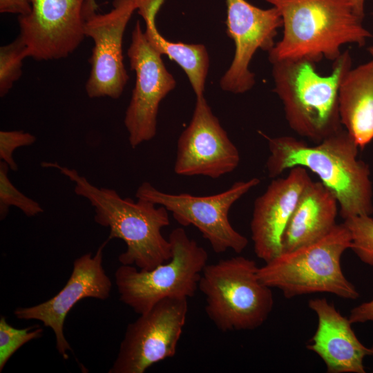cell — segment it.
<instances>
[{
	"label": "cell",
	"mask_w": 373,
	"mask_h": 373,
	"mask_svg": "<svg viewBox=\"0 0 373 373\" xmlns=\"http://www.w3.org/2000/svg\"><path fill=\"white\" fill-rule=\"evenodd\" d=\"M260 133L270 153L265 165L270 178L303 167L335 195L343 220L373 213L369 166L358 160V146L344 128L314 146L291 136Z\"/></svg>",
	"instance_id": "cell-1"
},
{
	"label": "cell",
	"mask_w": 373,
	"mask_h": 373,
	"mask_svg": "<svg viewBox=\"0 0 373 373\" xmlns=\"http://www.w3.org/2000/svg\"><path fill=\"white\" fill-rule=\"evenodd\" d=\"M41 165L58 169L74 182L75 193L93 207L95 221L110 229L108 239L119 238L126 243V251L118 258L122 265L151 270L171 258V242L162 234V229L170 224L164 207H157L144 199L135 202L123 198L115 190L95 186L77 170L57 162H44Z\"/></svg>",
	"instance_id": "cell-2"
},
{
	"label": "cell",
	"mask_w": 373,
	"mask_h": 373,
	"mask_svg": "<svg viewBox=\"0 0 373 373\" xmlns=\"http://www.w3.org/2000/svg\"><path fill=\"white\" fill-rule=\"evenodd\" d=\"M283 19V35L268 52L272 64L305 59L334 61L346 44H365L372 35L354 12L352 0H265Z\"/></svg>",
	"instance_id": "cell-3"
},
{
	"label": "cell",
	"mask_w": 373,
	"mask_h": 373,
	"mask_svg": "<svg viewBox=\"0 0 373 373\" xmlns=\"http://www.w3.org/2000/svg\"><path fill=\"white\" fill-rule=\"evenodd\" d=\"M315 64L305 59L277 61L272 64V76L289 126L318 143L343 128L338 95L352 57L348 50L342 52L327 75L319 74Z\"/></svg>",
	"instance_id": "cell-4"
},
{
	"label": "cell",
	"mask_w": 373,
	"mask_h": 373,
	"mask_svg": "<svg viewBox=\"0 0 373 373\" xmlns=\"http://www.w3.org/2000/svg\"><path fill=\"white\" fill-rule=\"evenodd\" d=\"M352 246L351 234L344 223L336 224L325 236L312 244L283 252L258 268L260 280L282 291L287 298L314 294H333L356 300L359 293L343 273L341 259Z\"/></svg>",
	"instance_id": "cell-5"
},
{
	"label": "cell",
	"mask_w": 373,
	"mask_h": 373,
	"mask_svg": "<svg viewBox=\"0 0 373 373\" xmlns=\"http://www.w3.org/2000/svg\"><path fill=\"white\" fill-rule=\"evenodd\" d=\"M254 260L238 256L207 264L198 289L205 312L218 329L253 330L268 318L274 306L271 288L259 278Z\"/></svg>",
	"instance_id": "cell-6"
},
{
	"label": "cell",
	"mask_w": 373,
	"mask_h": 373,
	"mask_svg": "<svg viewBox=\"0 0 373 373\" xmlns=\"http://www.w3.org/2000/svg\"><path fill=\"white\" fill-rule=\"evenodd\" d=\"M171 258L151 270L122 265L115 274L120 300L139 314L167 298H189L195 294L208 254L183 227L172 230L169 236Z\"/></svg>",
	"instance_id": "cell-7"
},
{
	"label": "cell",
	"mask_w": 373,
	"mask_h": 373,
	"mask_svg": "<svg viewBox=\"0 0 373 373\" xmlns=\"http://www.w3.org/2000/svg\"><path fill=\"white\" fill-rule=\"evenodd\" d=\"M260 182L259 178H252L235 182L221 193L198 196L163 192L144 182L137 188L135 197L164 207L182 226H194L216 253L232 249L240 254L247 246L248 240L232 227L229 211L236 201Z\"/></svg>",
	"instance_id": "cell-8"
},
{
	"label": "cell",
	"mask_w": 373,
	"mask_h": 373,
	"mask_svg": "<svg viewBox=\"0 0 373 373\" xmlns=\"http://www.w3.org/2000/svg\"><path fill=\"white\" fill-rule=\"evenodd\" d=\"M188 299L167 298L126 327L109 373H144L174 356L186 323Z\"/></svg>",
	"instance_id": "cell-9"
},
{
	"label": "cell",
	"mask_w": 373,
	"mask_h": 373,
	"mask_svg": "<svg viewBox=\"0 0 373 373\" xmlns=\"http://www.w3.org/2000/svg\"><path fill=\"white\" fill-rule=\"evenodd\" d=\"M30 11L18 17L19 36L28 57L47 61L67 57L84 38L87 17L95 0H29Z\"/></svg>",
	"instance_id": "cell-10"
},
{
	"label": "cell",
	"mask_w": 373,
	"mask_h": 373,
	"mask_svg": "<svg viewBox=\"0 0 373 373\" xmlns=\"http://www.w3.org/2000/svg\"><path fill=\"white\" fill-rule=\"evenodd\" d=\"M127 55L136 79L124 122L134 149L155 136L160 104L175 88L176 82L162 55L149 43L139 21L132 32Z\"/></svg>",
	"instance_id": "cell-11"
},
{
	"label": "cell",
	"mask_w": 373,
	"mask_h": 373,
	"mask_svg": "<svg viewBox=\"0 0 373 373\" xmlns=\"http://www.w3.org/2000/svg\"><path fill=\"white\" fill-rule=\"evenodd\" d=\"M139 0H113L106 13L90 14L84 25L85 37L94 41L90 72L85 88L90 98H119L128 79L123 62L122 40L126 27Z\"/></svg>",
	"instance_id": "cell-12"
},
{
	"label": "cell",
	"mask_w": 373,
	"mask_h": 373,
	"mask_svg": "<svg viewBox=\"0 0 373 373\" xmlns=\"http://www.w3.org/2000/svg\"><path fill=\"white\" fill-rule=\"evenodd\" d=\"M240 160L237 147L204 97H196L190 123L178 140L174 172L216 179L234 171Z\"/></svg>",
	"instance_id": "cell-13"
},
{
	"label": "cell",
	"mask_w": 373,
	"mask_h": 373,
	"mask_svg": "<svg viewBox=\"0 0 373 373\" xmlns=\"http://www.w3.org/2000/svg\"><path fill=\"white\" fill-rule=\"evenodd\" d=\"M227 32L235 44V53L228 70L220 81L227 92L241 94L255 84V75L249 70L250 61L258 50L269 51L283 19L274 6L263 9L247 0H225Z\"/></svg>",
	"instance_id": "cell-14"
},
{
	"label": "cell",
	"mask_w": 373,
	"mask_h": 373,
	"mask_svg": "<svg viewBox=\"0 0 373 373\" xmlns=\"http://www.w3.org/2000/svg\"><path fill=\"white\" fill-rule=\"evenodd\" d=\"M108 238L98 248L94 256L85 254L73 262L71 275L65 286L52 298L28 307H18L15 316L21 320H37L44 327L51 328L55 335L57 350L64 359L71 347L65 338L64 325L70 309L86 298L107 299L112 283L103 267V250Z\"/></svg>",
	"instance_id": "cell-15"
},
{
	"label": "cell",
	"mask_w": 373,
	"mask_h": 373,
	"mask_svg": "<svg viewBox=\"0 0 373 373\" xmlns=\"http://www.w3.org/2000/svg\"><path fill=\"white\" fill-rule=\"evenodd\" d=\"M311 181L306 169L296 166L286 178L272 180L256 199L250 224L251 240L256 256L265 262L282 254L287 227Z\"/></svg>",
	"instance_id": "cell-16"
},
{
	"label": "cell",
	"mask_w": 373,
	"mask_h": 373,
	"mask_svg": "<svg viewBox=\"0 0 373 373\" xmlns=\"http://www.w3.org/2000/svg\"><path fill=\"white\" fill-rule=\"evenodd\" d=\"M308 306L316 313L318 325L307 348L323 361L328 373H365L363 360L372 350L358 340L349 318L325 298L311 299Z\"/></svg>",
	"instance_id": "cell-17"
},
{
	"label": "cell",
	"mask_w": 373,
	"mask_h": 373,
	"mask_svg": "<svg viewBox=\"0 0 373 373\" xmlns=\"http://www.w3.org/2000/svg\"><path fill=\"white\" fill-rule=\"evenodd\" d=\"M338 206L335 195L322 182L312 180L291 217L284 236L283 252L312 244L328 234L337 224Z\"/></svg>",
	"instance_id": "cell-18"
},
{
	"label": "cell",
	"mask_w": 373,
	"mask_h": 373,
	"mask_svg": "<svg viewBox=\"0 0 373 373\" xmlns=\"http://www.w3.org/2000/svg\"><path fill=\"white\" fill-rule=\"evenodd\" d=\"M341 125L358 148L373 140V60L351 68L339 89Z\"/></svg>",
	"instance_id": "cell-19"
},
{
	"label": "cell",
	"mask_w": 373,
	"mask_h": 373,
	"mask_svg": "<svg viewBox=\"0 0 373 373\" xmlns=\"http://www.w3.org/2000/svg\"><path fill=\"white\" fill-rule=\"evenodd\" d=\"M154 18L144 19L145 37L150 45L160 55H166L184 71L196 97L204 96L209 57L202 44L173 42L163 37L157 30Z\"/></svg>",
	"instance_id": "cell-20"
},
{
	"label": "cell",
	"mask_w": 373,
	"mask_h": 373,
	"mask_svg": "<svg viewBox=\"0 0 373 373\" xmlns=\"http://www.w3.org/2000/svg\"><path fill=\"white\" fill-rule=\"evenodd\" d=\"M28 57L27 47L19 35L0 48V96L4 97L22 74V61Z\"/></svg>",
	"instance_id": "cell-21"
},
{
	"label": "cell",
	"mask_w": 373,
	"mask_h": 373,
	"mask_svg": "<svg viewBox=\"0 0 373 373\" xmlns=\"http://www.w3.org/2000/svg\"><path fill=\"white\" fill-rule=\"evenodd\" d=\"M10 167L4 162H0V219L8 216L11 206L19 208L28 217H32L44 211L41 205L19 191L8 178Z\"/></svg>",
	"instance_id": "cell-22"
},
{
	"label": "cell",
	"mask_w": 373,
	"mask_h": 373,
	"mask_svg": "<svg viewBox=\"0 0 373 373\" xmlns=\"http://www.w3.org/2000/svg\"><path fill=\"white\" fill-rule=\"evenodd\" d=\"M43 332V329L39 325L17 329L6 321L5 316H1L0 318V372L17 350L28 342L41 338Z\"/></svg>",
	"instance_id": "cell-23"
},
{
	"label": "cell",
	"mask_w": 373,
	"mask_h": 373,
	"mask_svg": "<svg viewBox=\"0 0 373 373\" xmlns=\"http://www.w3.org/2000/svg\"><path fill=\"white\" fill-rule=\"evenodd\" d=\"M352 238L351 249L364 263L373 266V218L369 215L344 220Z\"/></svg>",
	"instance_id": "cell-24"
},
{
	"label": "cell",
	"mask_w": 373,
	"mask_h": 373,
	"mask_svg": "<svg viewBox=\"0 0 373 373\" xmlns=\"http://www.w3.org/2000/svg\"><path fill=\"white\" fill-rule=\"evenodd\" d=\"M36 137L23 131H0V159L6 162L12 171H17L13 153L19 147L30 146L36 141Z\"/></svg>",
	"instance_id": "cell-25"
},
{
	"label": "cell",
	"mask_w": 373,
	"mask_h": 373,
	"mask_svg": "<svg viewBox=\"0 0 373 373\" xmlns=\"http://www.w3.org/2000/svg\"><path fill=\"white\" fill-rule=\"evenodd\" d=\"M348 318L352 324L373 322V298L354 307Z\"/></svg>",
	"instance_id": "cell-26"
},
{
	"label": "cell",
	"mask_w": 373,
	"mask_h": 373,
	"mask_svg": "<svg viewBox=\"0 0 373 373\" xmlns=\"http://www.w3.org/2000/svg\"><path fill=\"white\" fill-rule=\"evenodd\" d=\"M30 11L29 0H0V12L26 15Z\"/></svg>",
	"instance_id": "cell-27"
},
{
	"label": "cell",
	"mask_w": 373,
	"mask_h": 373,
	"mask_svg": "<svg viewBox=\"0 0 373 373\" xmlns=\"http://www.w3.org/2000/svg\"><path fill=\"white\" fill-rule=\"evenodd\" d=\"M365 0H352L354 12L361 20L365 17Z\"/></svg>",
	"instance_id": "cell-28"
},
{
	"label": "cell",
	"mask_w": 373,
	"mask_h": 373,
	"mask_svg": "<svg viewBox=\"0 0 373 373\" xmlns=\"http://www.w3.org/2000/svg\"><path fill=\"white\" fill-rule=\"evenodd\" d=\"M368 51H369L370 54L371 55V56L372 57V60H373V46L369 48Z\"/></svg>",
	"instance_id": "cell-29"
},
{
	"label": "cell",
	"mask_w": 373,
	"mask_h": 373,
	"mask_svg": "<svg viewBox=\"0 0 373 373\" xmlns=\"http://www.w3.org/2000/svg\"><path fill=\"white\" fill-rule=\"evenodd\" d=\"M371 350H372L371 356H372V358H373V345H372V347H371Z\"/></svg>",
	"instance_id": "cell-30"
}]
</instances>
